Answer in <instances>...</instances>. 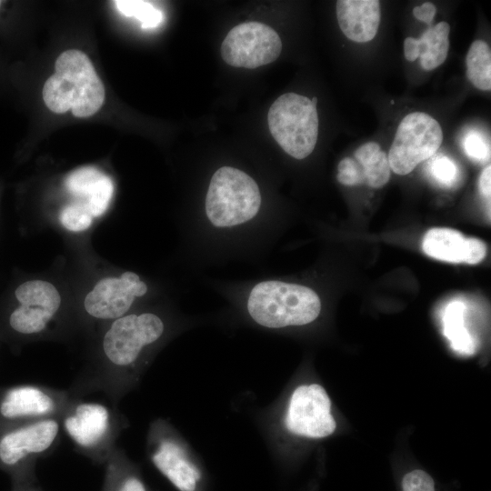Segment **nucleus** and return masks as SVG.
<instances>
[{"label":"nucleus","instance_id":"11","mask_svg":"<svg viewBox=\"0 0 491 491\" xmlns=\"http://www.w3.org/2000/svg\"><path fill=\"white\" fill-rule=\"evenodd\" d=\"M282 41L270 26L246 22L233 27L221 45L223 60L229 65L254 69L277 59Z\"/></svg>","mask_w":491,"mask_h":491},{"label":"nucleus","instance_id":"13","mask_svg":"<svg viewBox=\"0 0 491 491\" xmlns=\"http://www.w3.org/2000/svg\"><path fill=\"white\" fill-rule=\"evenodd\" d=\"M148 286L134 272H125L119 277L98 281L84 300L86 314L98 320H115L127 314L135 299L144 296Z\"/></svg>","mask_w":491,"mask_h":491},{"label":"nucleus","instance_id":"5","mask_svg":"<svg viewBox=\"0 0 491 491\" xmlns=\"http://www.w3.org/2000/svg\"><path fill=\"white\" fill-rule=\"evenodd\" d=\"M62 430L76 451L106 461L126 421L117 406L73 397L60 416Z\"/></svg>","mask_w":491,"mask_h":491},{"label":"nucleus","instance_id":"9","mask_svg":"<svg viewBox=\"0 0 491 491\" xmlns=\"http://www.w3.org/2000/svg\"><path fill=\"white\" fill-rule=\"evenodd\" d=\"M147 451L154 466L179 490L195 491L201 472L186 445L165 420L154 421L147 436Z\"/></svg>","mask_w":491,"mask_h":491},{"label":"nucleus","instance_id":"14","mask_svg":"<svg viewBox=\"0 0 491 491\" xmlns=\"http://www.w3.org/2000/svg\"><path fill=\"white\" fill-rule=\"evenodd\" d=\"M65 185L93 218L106 211L114 193L112 179L90 165L71 172L65 178Z\"/></svg>","mask_w":491,"mask_h":491},{"label":"nucleus","instance_id":"19","mask_svg":"<svg viewBox=\"0 0 491 491\" xmlns=\"http://www.w3.org/2000/svg\"><path fill=\"white\" fill-rule=\"evenodd\" d=\"M466 305L461 301H452L443 313V332L450 341L451 347L461 355H472L475 342L465 326Z\"/></svg>","mask_w":491,"mask_h":491},{"label":"nucleus","instance_id":"7","mask_svg":"<svg viewBox=\"0 0 491 491\" xmlns=\"http://www.w3.org/2000/svg\"><path fill=\"white\" fill-rule=\"evenodd\" d=\"M443 142L439 123L424 112L406 115L399 123L388 153L391 171L405 175L436 155Z\"/></svg>","mask_w":491,"mask_h":491},{"label":"nucleus","instance_id":"22","mask_svg":"<svg viewBox=\"0 0 491 491\" xmlns=\"http://www.w3.org/2000/svg\"><path fill=\"white\" fill-rule=\"evenodd\" d=\"M55 315L37 306L20 305L9 316L11 329L24 336L41 335L47 330Z\"/></svg>","mask_w":491,"mask_h":491},{"label":"nucleus","instance_id":"30","mask_svg":"<svg viewBox=\"0 0 491 491\" xmlns=\"http://www.w3.org/2000/svg\"><path fill=\"white\" fill-rule=\"evenodd\" d=\"M486 256V244L477 238L467 237V247L465 263L476 265L480 263Z\"/></svg>","mask_w":491,"mask_h":491},{"label":"nucleus","instance_id":"27","mask_svg":"<svg viewBox=\"0 0 491 491\" xmlns=\"http://www.w3.org/2000/svg\"><path fill=\"white\" fill-rule=\"evenodd\" d=\"M463 146L466 155L476 162H486L490 158V144L477 130L465 134Z\"/></svg>","mask_w":491,"mask_h":491},{"label":"nucleus","instance_id":"29","mask_svg":"<svg viewBox=\"0 0 491 491\" xmlns=\"http://www.w3.org/2000/svg\"><path fill=\"white\" fill-rule=\"evenodd\" d=\"M403 491H435V482L429 474L421 469L413 470L402 479Z\"/></svg>","mask_w":491,"mask_h":491},{"label":"nucleus","instance_id":"18","mask_svg":"<svg viewBox=\"0 0 491 491\" xmlns=\"http://www.w3.org/2000/svg\"><path fill=\"white\" fill-rule=\"evenodd\" d=\"M354 159L361 167L363 182L366 185L380 188L389 181L388 157L377 143L367 142L360 145L354 153Z\"/></svg>","mask_w":491,"mask_h":491},{"label":"nucleus","instance_id":"17","mask_svg":"<svg viewBox=\"0 0 491 491\" xmlns=\"http://www.w3.org/2000/svg\"><path fill=\"white\" fill-rule=\"evenodd\" d=\"M467 237L459 231L435 227L424 235L422 249L428 256L449 263H465Z\"/></svg>","mask_w":491,"mask_h":491},{"label":"nucleus","instance_id":"3","mask_svg":"<svg viewBox=\"0 0 491 491\" xmlns=\"http://www.w3.org/2000/svg\"><path fill=\"white\" fill-rule=\"evenodd\" d=\"M247 317L256 326L278 330L313 323L322 304L311 287L280 279H262L250 285L242 298Z\"/></svg>","mask_w":491,"mask_h":491},{"label":"nucleus","instance_id":"33","mask_svg":"<svg viewBox=\"0 0 491 491\" xmlns=\"http://www.w3.org/2000/svg\"><path fill=\"white\" fill-rule=\"evenodd\" d=\"M311 102H312L313 105H315L316 106V105H317V98H316V97H313V98L311 99Z\"/></svg>","mask_w":491,"mask_h":491},{"label":"nucleus","instance_id":"15","mask_svg":"<svg viewBox=\"0 0 491 491\" xmlns=\"http://www.w3.org/2000/svg\"><path fill=\"white\" fill-rule=\"evenodd\" d=\"M377 0H338L336 17L343 34L351 41L366 43L374 39L380 24Z\"/></svg>","mask_w":491,"mask_h":491},{"label":"nucleus","instance_id":"21","mask_svg":"<svg viewBox=\"0 0 491 491\" xmlns=\"http://www.w3.org/2000/svg\"><path fill=\"white\" fill-rule=\"evenodd\" d=\"M466 77L477 89H491V53L483 40H476L470 45L466 58Z\"/></svg>","mask_w":491,"mask_h":491},{"label":"nucleus","instance_id":"24","mask_svg":"<svg viewBox=\"0 0 491 491\" xmlns=\"http://www.w3.org/2000/svg\"><path fill=\"white\" fill-rule=\"evenodd\" d=\"M115 4L124 15L139 20L142 28L155 27L163 21L162 12L147 1L118 0Z\"/></svg>","mask_w":491,"mask_h":491},{"label":"nucleus","instance_id":"8","mask_svg":"<svg viewBox=\"0 0 491 491\" xmlns=\"http://www.w3.org/2000/svg\"><path fill=\"white\" fill-rule=\"evenodd\" d=\"M73 397L67 389L18 385L0 393V429L62 416Z\"/></svg>","mask_w":491,"mask_h":491},{"label":"nucleus","instance_id":"20","mask_svg":"<svg viewBox=\"0 0 491 491\" xmlns=\"http://www.w3.org/2000/svg\"><path fill=\"white\" fill-rule=\"evenodd\" d=\"M15 294L21 305L41 307L55 315L61 306L59 292L47 281H26L15 289Z\"/></svg>","mask_w":491,"mask_h":491},{"label":"nucleus","instance_id":"31","mask_svg":"<svg viewBox=\"0 0 491 491\" xmlns=\"http://www.w3.org/2000/svg\"><path fill=\"white\" fill-rule=\"evenodd\" d=\"M436 14V7L430 2H426L413 9L414 16L423 23L430 25Z\"/></svg>","mask_w":491,"mask_h":491},{"label":"nucleus","instance_id":"25","mask_svg":"<svg viewBox=\"0 0 491 491\" xmlns=\"http://www.w3.org/2000/svg\"><path fill=\"white\" fill-rule=\"evenodd\" d=\"M430 176L439 185L451 187L458 179V166L448 156L438 154L431 157L427 165Z\"/></svg>","mask_w":491,"mask_h":491},{"label":"nucleus","instance_id":"26","mask_svg":"<svg viewBox=\"0 0 491 491\" xmlns=\"http://www.w3.org/2000/svg\"><path fill=\"white\" fill-rule=\"evenodd\" d=\"M59 221L67 230L81 232L92 225L93 216L81 203L74 201L62 208Z\"/></svg>","mask_w":491,"mask_h":491},{"label":"nucleus","instance_id":"1","mask_svg":"<svg viewBox=\"0 0 491 491\" xmlns=\"http://www.w3.org/2000/svg\"><path fill=\"white\" fill-rule=\"evenodd\" d=\"M166 334L165 320L154 312L131 313L113 320L101 339L100 359L77 376L67 389L71 396L102 392L117 406L137 386L151 351Z\"/></svg>","mask_w":491,"mask_h":491},{"label":"nucleus","instance_id":"4","mask_svg":"<svg viewBox=\"0 0 491 491\" xmlns=\"http://www.w3.org/2000/svg\"><path fill=\"white\" fill-rule=\"evenodd\" d=\"M55 69L43 87V99L51 111L63 114L71 109L76 117H88L101 108L105 87L85 53L63 52Z\"/></svg>","mask_w":491,"mask_h":491},{"label":"nucleus","instance_id":"6","mask_svg":"<svg viewBox=\"0 0 491 491\" xmlns=\"http://www.w3.org/2000/svg\"><path fill=\"white\" fill-rule=\"evenodd\" d=\"M267 123L274 139L290 156L304 159L315 149L318 114L306 96L296 93L280 95L269 108Z\"/></svg>","mask_w":491,"mask_h":491},{"label":"nucleus","instance_id":"12","mask_svg":"<svg viewBox=\"0 0 491 491\" xmlns=\"http://www.w3.org/2000/svg\"><path fill=\"white\" fill-rule=\"evenodd\" d=\"M284 424L297 436L319 439L332 435L336 424L325 388L318 384L297 386L289 398Z\"/></svg>","mask_w":491,"mask_h":491},{"label":"nucleus","instance_id":"23","mask_svg":"<svg viewBox=\"0 0 491 491\" xmlns=\"http://www.w3.org/2000/svg\"><path fill=\"white\" fill-rule=\"evenodd\" d=\"M106 461L108 473L117 481L112 491H146L141 479L129 471L128 460L122 448L116 446Z\"/></svg>","mask_w":491,"mask_h":491},{"label":"nucleus","instance_id":"34","mask_svg":"<svg viewBox=\"0 0 491 491\" xmlns=\"http://www.w3.org/2000/svg\"><path fill=\"white\" fill-rule=\"evenodd\" d=\"M0 5H1V1H0Z\"/></svg>","mask_w":491,"mask_h":491},{"label":"nucleus","instance_id":"2","mask_svg":"<svg viewBox=\"0 0 491 491\" xmlns=\"http://www.w3.org/2000/svg\"><path fill=\"white\" fill-rule=\"evenodd\" d=\"M261 206L262 195L256 180L245 171L224 165L210 179L203 223L217 235L242 234L257 224Z\"/></svg>","mask_w":491,"mask_h":491},{"label":"nucleus","instance_id":"32","mask_svg":"<svg viewBox=\"0 0 491 491\" xmlns=\"http://www.w3.org/2000/svg\"><path fill=\"white\" fill-rule=\"evenodd\" d=\"M478 187L481 195L485 198L490 199L491 195V166L487 165L481 173Z\"/></svg>","mask_w":491,"mask_h":491},{"label":"nucleus","instance_id":"28","mask_svg":"<svg viewBox=\"0 0 491 491\" xmlns=\"http://www.w3.org/2000/svg\"><path fill=\"white\" fill-rule=\"evenodd\" d=\"M337 180L345 185L364 184L359 164L352 157H345L338 164Z\"/></svg>","mask_w":491,"mask_h":491},{"label":"nucleus","instance_id":"10","mask_svg":"<svg viewBox=\"0 0 491 491\" xmlns=\"http://www.w3.org/2000/svg\"><path fill=\"white\" fill-rule=\"evenodd\" d=\"M60 418L22 423L0 429V464L13 467L54 451L62 433Z\"/></svg>","mask_w":491,"mask_h":491},{"label":"nucleus","instance_id":"16","mask_svg":"<svg viewBox=\"0 0 491 491\" xmlns=\"http://www.w3.org/2000/svg\"><path fill=\"white\" fill-rule=\"evenodd\" d=\"M449 33V24L442 21L429 26L418 39L406 37L404 41L406 59L414 62L419 57L421 66L426 71L438 67L448 54Z\"/></svg>","mask_w":491,"mask_h":491}]
</instances>
